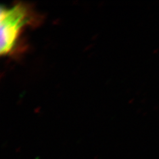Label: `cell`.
Masks as SVG:
<instances>
[{
  "label": "cell",
  "mask_w": 159,
  "mask_h": 159,
  "mask_svg": "<svg viewBox=\"0 0 159 159\" xmlns=\"http://www.w3.org/2000/svg\"><path fill=\"white\" fill-rule=\"evenodd\" d=\"M1 54L12 55L19 51L20 41L24 29L41 23L42 17L32 5L18 2L1 8Z\"/></svg>",
  "instance_id": "6da1fadb"
}]
</instances>
